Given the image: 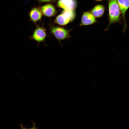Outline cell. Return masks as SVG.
<instances>
[{
    "label": "cell",
    "instance_id": "1",
    "mask_svg": "<svg viewBox=\"0 0 129 129\" xmlns=\"http://www.w3.org/2000/svg\"><path fill=\"white\" fill-rule=\"evenodd\" d=\"M108 5L109 24L119 22L120 10L117 0H110Z\"/></svg>",
    "mask_w": 129,
    "mask_h": 129
},
{
    "label": "cell",
    "instance_id": "2",
    "mask_svg": "<svg viewBox=\"0 0 129 129\" xmlns=\"http://www.w3.org/2000/svg\"><path fill=\"white\" fill-rule=\"evenodd\" d=\"M50 33L62 46L61 42L63 40L69 39L71 37L70 34V30H68L59 27L51 26L49 27Z\"/></svg>",
    "mask_w": 129,
    "mask_h": 129
},
{
    "label": "cell",
    "instance_id": "3",
    "mask_svg": "<svg viewBox=\"0 0 129 129\" xmlns=\"http://www.w3.org/2000/svg\"><path fill=\"white\" fill-rule=\"evenodd\" d=\"M49 37L46 32V30L43 27L36 26L32 35L29 37L31 41L34 40L38 43L37 47L39 44L42 42L44 43V45H46L45 43L46 39Z\"/></svg>",
    "mask_w": 129,
    "mask_h": 129
},
{
    "label": "cell",
    "instance_id": "4",
    "mask_svg": "<svg viewBox=\"0 0 129 129\" xmlns=\"http://www.w3.org/2000/svg\"><path fill=\"white\" fill-rule=\"evenodd\" d=\"M74 17L73 10H64L63 12L56 17L55 22L60 25H65L72 20Z\"/></svg>",
    "mask_w": 129,
    "mask_h": 129
},
{
    "label": "cell",
    "instance_id": "5",
    "mask_svg": "<svg viewBox=\"0 0 129 129\" xmlns=\"http://www.w3.org/2000/svg\"><path fill=\"white\" fill-rule=\"evenodd\" d=\"M120 10L122 14L124 22V26L123 32H125L127 28V25L126 21L125 15L126 12L129 8V0H117Z\"/></svg>",
    "mask_w": 129,
    "mask_h": 129
},
{
    "label": "cell",
    "instance_id": "6",
    "mask_svg": "<svg viewBox=\"0 0 129 129\" xmlns=\"http://www.w3.org/2000/svg\"><path fill=\"white\" fill-rule=\"evenodd\" d=\"M40 9L43 14L47 17L54 16L56 13V10L54 6L50 4L42 6Z\"/></svg>",
    "mask_w": 129,
    "mask_h": 129
},
{
    "label": "cell",
    "instance_id": "7",
    "mask_svg": "<svg viewBox=\"0 0 129 129\" xmlns=\"http://www.w3.org/2000/svg\"><path fill=\"white\" fill-rule=\"evenodd\" d=\"M96 22L95 18L92 13L89 12H86L83 14L80 25H90Z\"/></svg>",
    "mask_w": 129,
    "mask_h": 129
},
{
    "label": "cell",
    "instance_id": "8",
    "mask_svg": "<svg viewBox=\"0 0 129 129\" xmlns=\"http://www.w3.org/2000/svg\"><path fill=\"white\" fill-rule=\"evenodd\" d=\"M57 5L64 10H73L75 5L74 0H58Z\"/></svg>",
    "mask_w": 129,
    "mask_h": 129
},
{
    "label": "cell",
    "instance_id": "9",
    "mask_svg": "<svg viewBox=\"0 0 129 129\" xmlns=\"http://www.w3.org/2000/svg\"><path fill=\"white\" fill-rule=\"evenodd\" d=\"M42 14L40 9L37 7L32 8L29 13L30 20L35 23L41 20Z\"/></svg>",
    "mask_w": 129,
    "mask_h": 129
},
{
    "label": "cell",
    "instance_id": "10",
    "mask_svg": "<svg viewBox=\"0 0 129 129\" xmlns=\"http://www.w3.org/2000/svg\"><path fill=\"white\" fill-rule=\"evenodd\" d=\"M105 10L104 7L102 5H98L95 6L92 10V14L94 16L99 17L103 14Z\"/></svg>",
    "mask_w": 129,
    "mask_h": 129
},
{
    "label": "cell",
    "instance_id": "11",
    "mask_svg": "<svg viewBox=\"0 0 129 129\" xmlns=\"http://www.w3.org/2000/svg\"><path fill=\"white\" fill-rule=\"evenodd\" d=\"M38 1L41 2H48L53 1L54 0H38Z\"/></svg>",
    "mask_w": 129,
    "mask_h": 129
},
{
    "label": "cell",
    "instance_id": "12",
    "mask_svg": "<svg viewBox=\"0 0 129 129\" xmlns=\"http://www.w3.org/2000/svg\"><path fill=\"white\" fill-rule=\"evenodd\" d=\"M31 120L32 122L33 123V127L32 128L30 129H38V128H37L36 127V125L35 123H34V122L32 120Z\"/></svg>",
    "mask_w": 129,
    "mask_h": 129
},
{
    "label": "cell",
    "instance_id": "13",
    "mask_svg": "<svg viewBox=\"0 0 129 129\" xmlns=\"http://www.w3.org/2000/svg\"><path fill=\"white\" fill-rule=\"evenodd\" d=\"M20 125L22 129H26L22 125V123H20Z\"/></svg>",
    "mask_w": 129,
    "mask_h": 129
},
{
    "label": "cell",
    "instance_id": "14",
    "mask_svg": "<svg viewBox=\"0 0 129 129\" xmlns=\"http://www.w3.org/2000/svg\"><path fill=\"white\" fill-rule=\"evenodd\" d=\"M97 1H102V0H96Z\"/></svg>",
    "mask_w": 129,
    "mask_h": 129
}]
</instances>
